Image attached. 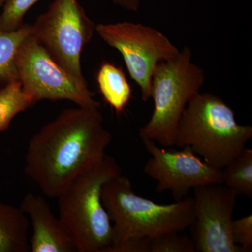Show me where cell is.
I'll list each match as a JSON object with an SVG mask.
<instances>
[{
  "instance_id": "1",
  "label": "cell",
  "mask_w": 252,
  "mask_h": 252,
  "mask_svg": "<svg viewBox=\"0 0 252 252\" xmlns=\"http://www.w3.org/2000/svg\"><path fill=\"white\" fill-rule=\"evenodd\" d=\"M112 135L99 108H68L32 137L24 172L44 195L57 198L78 175L105 157Z\"/></svg>"
},
{
  "instance_id": "2",
  "label": "cell",
  "mask_w": 252,
  "mask_h": 252,
  "mask_svg": "<svg viewBox=\"0 0 252 252\" xmlns=\"http://www.w3.org/2000/svg\"><path fill=\"white\" fill-rule=\"evenodd\" d=\"M252 127L236 122L235 112L219 96L199 93L187 104L175 145L188 147L210 166L222 170L246 148Z\"/></svg>"
},
{
  "instance_id": "3",
  "label": "cell",
  "mask_w": 252,
  "mask_h": 252,
  "mask_svg": "<svg viewBox=\"0 0 252 252\" xmlns=\"http://www.w3.org/2000/svg\"><path fill=\"white\" fill-rule=\"evenodd\" d=\"M122 174L115 159L106 154L98 163L78 175L60 194L59 219L78 252H105L112 245V221L102 201L107 181Z\"/></svg>"
},
{
  "instance_id": "4",
  "label": "cell",
  "mask_w": 252,
  "mask_h": 252,
  "mask_svg": "<svg viewBox=\"0 0 252 252\" xmlns=\"http://www.w3.org/2000/svg\"><path fill=\"white\" fill-rule=\"evenodd\" d=\"M101 196L114 223L109 248L127 239L154 238L164 233H180L193 220V197L167 205L157 204L136 195L132 182L122 174L104 184Z\"/></svg>"
},
{
  "instance_id": "5",
  "label": "cell",
  "mask_w": 252,
  "mask_h": 252,
  "mask_svg": "<svg viewBox=\"0 0 252 252\" xmlns=\"http://www.w3.org/2000/svg\"><path fill=\"white\" fill-rule=\"evenodd\" d=\"M192 51L186 46L174 59L159 63L152 78L154 111L141 127L142 140H153L163 147L175 145L177 126L189 102L200 93L205 72L191 61Z\"/></svg>"
},
{
  "instance_id": "6",
  "label": "cell",
  "mask_w": 252,
  "mask_h": 252,
  "mask_svg": "<svg viewBox=\"0 0 252 252\" xmlns=\"http://www.w3.org/2000/svg\"><path fill=\"white\" fill-rule=\"evenodd\" d=\"M16 64L23 91L34 104L44 99L69 100L77 107L100 109L87 82L60 65L32 34L20 46Z\"/></svg>"
},
{
  "instance_id": "7",
  "label": "cell",
  "mask_w": 252,
  "mask_h": 252,
  "mask_svg": "<svg viewBox=\"0 0 252 252\" xmlns=\"http://www.w3.org/2000/svg\"><path fill=\"white\" fill-rule=\"evenodd\" d=\"M95 26L78 0H54L32 25V34L71 75L86 81L81 54L92 39Z\"/></svg>"
},
{
  "instance_id": "8",
  "label": "cell",
  "mask_w": 252,
  "mask_h": 252,
  "mask_svg": "<svg viewBox=\"0 0 252 252\" xmlns=\"http://www.w3.org/2000/svg\"><path fill=\"white\" fill-rule=\"evenodd\" d=\"M99 37L117 50L132 80L140 86L142 99L152 96V78L159 63L174 59L180 50L161 32L141 23H100L95 26Z\"/></svg>"
},
{
  "instance_id": "9",
  "label": "cell",
  "mask_w": 252,
  "mask_h": 252,
  "mask_svg": "<svg viewBox=\"0 0 252 252\" xmlns=\"http://www.w3.org/2000/svg\"><path fill=\"white\" fill-rule=\"evenodd\" d=\"M193 216L188 228L195 252H244L231 234L237 195L223 184L193 189Z\"/></svg>"
},
{
  "instance_id": "10",
  "label": "cell",
  "mask_w": 252,
  "mask_h": 252,
  "mask_svg": "<svg viewBox=\"0 0 252 252\" xmlns=\"http://www.w3.org/2000/svg\"><path fill=\"white\" fill-rule=\"evenodd\" d=\"M142 140L151 155L144 172L157 181V193L170 191L176 201H180L189 196L191 189L222 184V170L209 165L188 146L180 151H167L153 140Z\"/></svg>"
},
{
  "instance_id": "11",
  "label": "cell",
  "mask_w": 252,
  "mask_h": 252,
  "mask_svg": "<svg viewBox=\"0 0 252 252\" xmlns=\"http://www.w3.org/2000/svg\"><path fill=\"white\" fill-rule=\"evenodd\" d=\"M20 209L31 220L32 228L31 252H77L67 230L59 217L55 216L43 197L28 193L23 199Z\"/></svg>"
},
{
  "instance_id": "12",
  "label": "cell",
  "mask_w": 252,
  "mask_h": 252,
  "mask_svg": "<svg viewBox=\"0 0 252 252\" xmlns=\"http://www.w3.org/2000/svg\"><path fill=\"white\" fill-rule=\"evenodd\" d=\"M30 222L21 209L0 201V252H31Z\"/></svg>"
},
{
  "instance_id": "13",
  "label": "cell",
  "mask_w": 252,
  "mask_h": 252,
  "mask_svg": "<svg viewBox=\"0 0 252 252\" xmlns=\"http://www.w3.org/2000/svg\"><path fill=\"white\" fill-rule=\"evenodd\" d=\"M101 94L117 113L122 112L132 97V88L122 68L111 63H102L96 77Z\"/></svg>"
},
{
  "instance_id": "14",
  "label": "cell",
  "mask_w": 252,
  "mask_h": 252,
  "mask_svg": "<svg viewBox=\"0 0 252 252\" xmlns=\"http://www.w3.org/2000/svg\"><path fill=\"white\" fill-rule=\"evenodd\" d=\"M32 32V25L29 24H23L16 31L0 30V89L9 83L19 80L16 55L20 46Z\"/></svg>"
},
{
  "instance_id": "15",
  "label": "cell",
  "mask_w": 252,
  "mask_h": 252,
  "mask_svg": "<svg viewBox=\"0 0 252 252\" xmlns=\"http://www.w3.org/2000/svg\"><path fill=\"white\" fill-rule=\"evenodd\" d=\"M222 184L237 196L252 198V150L245 148L222 169Z\"/></svg>"
},
{
  "instance_id": "16",
  "label": "cell",
  "mask_w": 252,
  "mask_h": 252,
  "mask_svg": "<svg viewBox=\"0 0 252 252\" xmlns=\"http://www.w3.org/2000/svg\"><path fill=\"white\" fill-rule=\"evenodd\" d=\"M34 102L23 91L20 80L13 81L0 89V132L9 129L16 116L33 105Z\"/></svg>"
},
{
  "instance_id": "17",
  "label": "cell",
  "mask_w": 252,
  "mask_h": 252,
  "mask_svg": "<svg viewBox=\"0 0 252 252\" xmlns=\"http://www.w3.org/2000/svg\"><path fill=\"white\" fill-rule=\"evenodd\" d=\"M39 0H5L0 14V30L16 31L23 25V18Z\"/></svg>"
},
{
  "instance_id": "18",
  "label": "cell",
  "mask_w": 252,
  "mask_h": 252,
  "mask_svg": "<svg viewBox=\"0 0 252 252\" xmlns=\"http://www.w3.org/2000/svg\"><path fill=\"white\" fill-rule=\"evenodd\" d=\"M150 252H195V250L190 237L172 232L152 238Z\"/></svg>"
},
{
  "instance_id": "19",
  "label": "cell",
  "mask_w": 252,
  "mask_h": 252,
  "mask_svg": "<svg viewBox=\"0 0 252 252\" xmlns=\"http://www.w3.org/2000/svg\"><path fill=\"white\" fill-rule=\"evenodd\" d=\"M231 234L233 242L243 249L244 252L252 250V215L233 220Z\"/></svg>"
},
{
  "instance_id": "20",
  "label": "cell",
  "mask_w": 252,
  "mask_h": 252,
  "mask_svg": "<svg viewBox=\"0 0 252 252\" xmlns=\"http://www.w3.org/2000/svg\"><path fill=\"white\" fill-rule=\"evenodd\" d=\"M152 238H135L126 240L115 246L111 247L106 252H150Z\"/></svg>"
},
{
  "instance_id": "21",
  "label": "cell",
  "mask_w": 252,
  "mask_h": 252,
  "mask_svg": "<svg viewBox=\"0 0 252 252\" xmlns=\"http://www.w3.org/2000/svg\"><path fill=\"white\" fill-rule=\"evenodd\" d=\"M112 2L123 9L137 12L140 9V0H112Z\"/></svg>"
},
{
  "instance_id": "22",
  "label": "cell",
  "mask_w": 252,
  "mask_h": 252,
  "mask_svg": "<svg viewBox=\"0 0 252 252\" xmlns=\"http://www.w3.org/2000/svg\"><path fill=\"white\" fill-rule=\"evenodd\" d=\"M5 0H0V8H1L3 4H4Z\"/></svg>"
}]
</instances>
